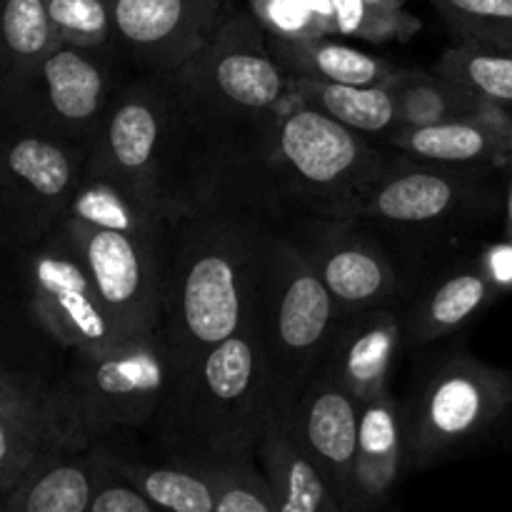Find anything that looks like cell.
Returning a JSON list of instances; mask_svg holds the SVG:
<instances>
[{
  "instance_id": "ffe728a7",
  "label": "cell",
  "mask_w": 512,
  "mask_h": 512,
  "mask_svg": "<svg viewBox=\"0 0 512 512\" xmlns=\"http://www.w3.org/2000/svg\"><path fill=\"white\" fill-rule=\"evenodd\" d=\"M255 458L273 490L278 512H343L325 475L290 428L268 420Z\"/></svg>"
},
{
  "instance_id": "83f0119b",
  "label": "cell",
  "mask_w": 512,
  "mask_h": 512,
  "mask_svg": "<svg viewBox=\"0 0 512 512\" xmlns=\"http://www.w3.org/2000/svg\"><path fill=\"white\" fill-rule=\"evenodd\" d=\"M50 345H55L30 318L18 290L0 288V368L33 383L63 388V375L53 373Z\"/></svg>"
},
{
  "instance_id": "4fadbf2b",
  "label": "cell",
  "mask_w": 512,
  "mask_h": 512,
  "mask_svg": "<svg viewBox=\"0 0 512 512\" xmlns=\"http://www.w3.org/2000/svg\"><path fill=\"white\" fill-rule=\"evenodd\" d=\"M318 273L340 310L400 308L403 275L378 238L355 218H305L280 230Z\"/></svg>"
},
{
  "instance_id": "ba28073f",
  "label": "cell",
  "mask_w": 512,
  "mask_h": 512,
  "mask_svg": "<svg viewBox=\"0 0 512 512\" xmlns=\"http://www.w3.org/2000/svg\"><path fill=\"white\" fill-rule=\"evenodd\" d=\"M3 258H10V283L30 318L55 348L73 353L128 340L110 318L93 273L63 220L48 235Z\"/></svg>"
},
{
  "instance_id": "30bf717a",
  "label": "cell",
  "mask_w": 512,
  "mask_h": 512,
  "mask_svg": "<svg viewBox=\"0 0 512 512\" xmlns=\"http://www.w3.org/2000/svg\"><path fill=\"white\" fill-rule=\"evenodd\" d=\"M88 143L5 125L0 130V240L3 255L48 235L68 213L83 180Z\"/></svg>"
},
{
  "instance_id": "7a4b0ae2",
  "label": "cell",
  "mask_w": 512,
  "mask_h": 512,
  "mask_svg": "<svg viewBox=\"0 0 512 512\" xmlns=\"http://www.w3.org/2000/svg\"><path fill=\"white\" fill-rule=\"evenodd\" d=\"M338 318L340 305L300 250L280 230L265 228L255 245L245 325L263 363L270 423L290 420Z\"/></svg>"
},
{
  "instance_id": "6da1fadb",
  "label": "cell",
  "mask_w": 512,
  "mask_h": 512,
  "mask_svg": "<svg viewBox=\"0 0 512 512\" xmlns=\"http://www.w3.org/2000/svg\"><path fill=\"white\" fill-rule=\"evenodd\" d=\"M265 228L225 205H198L168 220L160 333L173 375L245 328L255 245Z\"/></svg>"
},
{
  "instance_id": "603a6c76",
  "label": "cell",
  "mask_w": 512,
  "mask_h": 512,
  "mask_svg": "<svg viewBox=\"0 0 512 512\" xmlns=\"http://www.w3.org/2000/svg\"><path fill=\"white\" fill-rule=\"evenodd\" d=\"M398 105L400 128L413 125L443 123V120L475 118L488 120L503 128L510 108L488 103L483 98L465 93L440 73H423V70H398L388 83Z\"/></svg>"
},
{
  "instance_id": "d6986e66",
  "label": "cell",
  "mask_w": 512,
  "mask_h": 512,
  "mask_svg": "<svg viewBox=\"0 0 512 512\" xmlns=\"http://www.w3.org/2000/svg\"><path fill=\"white\" fill-rule=\"evenodd\" d=\"M405 460L403 408L393 395L363 403L355 455L353 512L383 508L398 485Z\"/></svg>"
},
{
  "instance_id": "e575fe53",
  "label": "cell",
  "mask_w": 512,
  "mask_h": 512,
  "mask_svg": "<svg viewBox=\"0 0 512 512\" xmlns=\"http://www.w3.org/2000/svg\"><path fill=\"white\" fill-rule=\"evenodd\" d=\"M63 450L43 435L0 415V503L43 455Z\"/></svg>"
},
{
  "instance_id": "1f68e13d",
  "label": "cell",
  "mask_w": 512,
  "mask_h": 512,
  "mask_svg": "<svg viewBox=\"0 0 512 512\" xmlns=\"http://www.w3.org/2000/svg\"><path fill=\"white\" fill-rule=\"evenodd\" d=\"M460 40L512 53V0H430Z\"/></svg>"
},
{
  "instance_id": "44dd1931",
  "label": "cell",
  "mask_w": 512,
  "mask_h": 512,
  "mask_svg": "<svg viewBox=\"0 0 512 512\" xmlns=\"http://www.w3.org/2000/svg\"><path fill=\"white\" fill-rule=\"evenodd\" d=\"M385 143L408 158L428 163L493 165L505 170L503 128L488 120L460 118L398 128L385 138Z\"/></svg>"
},
{
  "instance_id": "8fae6325",
  "label": "cell",
  "mask_w": 512,
  "mask_h": 512,
  "mask_svg": "<svg viewBox=\"0 0 512 512\" xmlns=\"http://www.w3.org/2000/svg\"><path fill=\"white\" fill-rule=\"evenodd\" d=\"M173 118L175 98L165 75L150 73L118 90L90 140L85 173L108 175L163 210L160 173Z\"/></svg>"
},
{
  "instance_id": "e0dca14e",
  "label": "cell",
  "mask_w": 512,
  "mask_h": 512,
  "mask_svg": "<svg viewBox=\"0 0 512 512\" xmlns=\"http://www.w3.org/2000/svg\"><path fill=\"white\" fill-rule=\"evenodd\" d=\"M498 298L500 290L480 268L478 258L438 273L400 308L405 348H425L460 333Z\"/></svg>"
},
{
  "instance_id": "7402d4cb",
  "label": "cell",
  "mask_w": 512,
  "mask_h": 512,
  "mask_svg": "<svg viewBox=\"0 0 512 512\" xmlns=\"http://www.w3.org/2000/svg\"><path fill=\"white\" fill-rule=\"evenodd\" d=\"M268 43L278 63L293 78H315L348 85H388L400 68L380 55L333 40V35L315 38H273Z\"/></svg>"
},
{
  "instance_id": "9c48e42d",
  "label": "cell",
  "mask_w": 512,
  "mask_h": 512,
  "mask_svg": "<svg viewBox=\"0 0 512 512\" xmlns=\"http://www.w3.org/2000/svg\"><path fill=\"white\" fill-rule=\"evenodd\" d=\"M113 95L110 48L58 43L0 100V120L90 145Z\"/></svg>"
},
{
  "instance_id": "ac0fdd59",
  "label": "cell",
  "mask_w": 512,
  "mask_h": 512,
  "mask_svg": "<svg viewBox=\"0 0 512 512\" xmlns=\"http://www.w3.org/2000/svg\"><path fill=\"white\" fill-rule=\"evenodd\" d=\"M103 470L100 445L53 450L5 495L0 512H88Z\"/></svg>"
},
{
  "instance_id": "4dcf8cb0",
  "label": "cell",
  "mask_w": 512,
  "mask_h": 512,
  "mask_svg": "<svg viewBox=\"0 0 512 512\" xmlns=\"http://www.w3.org/2000/svg\"><path fill=\"white\" fill-rule=\"evenodd\" d=\"M420 30V20L405 8L375 0H325L323 35H345L368 43L410 40Z\"/></svg>"
},
{
  "instance_id": "8d00e7d4",
  "label": "cell",
  "mask_w": 512,
  "mask_h": 512,
  "mask_svg": "<svg viewBox=\"0 0 512 512\" xmlns=\"http://www.w3.org/2000/svg\"><path fill=\"white\" fill-rule=\"evenodd\" d=\"M103 448V445H100ZM105 458V450H103ZM88 512H160L158 505L143 493L135 483L123 478L110 468L108 458H105V470L100 475V483L95 488L93 500H90Z\"/></svg>"
},
{
  "instance_id": "ab89813d",
  "label": "cell",
  "mask_w": 512,
  "mask_h": 512,
  "mask_svg": "<svg viewBox=\"0 0 512 512\" xmlns=\"http://www.w3.org/2000/svg\"><path fill=\"white\" fill-rule=\"evenodd\" d=\"M5 75H8V65H5V50H3V23H0V95L5 88Z\"/></svg>"
},
{
  "instance_id": "74e56055",
  "label": "cell",
  "mask_w": 512,
  "mask_h": 512,
  "mask_svg": "<svg viewBox=\"0 0 512 512\" xmlns=\"http://www.w3.org/2000/svg\"><path fill=\"white\" fill-rule=\"evenodd\" d=\"M503 218H505V238H512V175H508V185H505Z\"/></svg>"
},
{
  "instance_id": "f546056e",
  "label": "cell",
  "mask_w": 512,
  "mask_h": 512,
  "mask_svg": "<svg viewBox=\"0 0 512 512\" xmlns=\"http://www.w3.org/2000/svg\"><path fill=\"white\" fill-rule=\"evenodd\" d=\"M0 23H3L5 65H8L5 88L0 95L3 100L8 90L58 45V38L50 25L45 0H0Z\"/></svg>"
},
{
  "instance_id": "836d02e7",
  "label": "cell",
  "mask_w": 512,
  "mask_h": 512,
  "mask_svg": "<svg viewBox=\"0 0 512 512\" xmlns=\"http://www.w3.org/2000/svg\"><path fill=\"white\" fill-rule=\"evenodd\" d=\"M58 43L83 48H113V18L108 0H45Z\"/></svg>"
},
{
  "instance_id": "60d3db41",
  "label": "cell",
  "mask_w": 512,
  "mask_h": 512,
  "mask_svg": "<svg viewBox=\"0 0 512 512\" xmlns=\"http://www.w3.org/2000/svg\"><path fill=\"white\" fill-rule=\"evenodd\" d=\"M375 3L393 5V8H405V3H408V0H375Z\"/></svg>"
},
{
  "instance_id": "2e32d148",
  "label": "cell",
  "mask_w": 512,
  "mask_h": 512,
  "mask_svg": "<svg viewBox=\"0 0 512 512\" xmlns=\"http://www.w3.org/2000/svg\"><path fill=\"white\" fill-rule=\"evenodd\" d=\"M400 308L378 305L340 310L338 325L318 368L343 383L360 403L390 393L395 360L405 350Z\"/></svg>"
},
{
  "instance_id": "d4e9b609",
  "label": "cell",
  "mask_w": 512,
  "mask_h": 512,
  "mask_svg": "<svg viewBox=\"0 0 512 512\" xmlns=\"http://www.w3.org/2000/svg\"><path fill=\"white\" fill-rule=\"evenodd\" d=\"M290 95L298 103L338 120L368 138L385 140L400 128L398 105L388 85H348L315 78H293Z\"/></svg>"
},
{
  "instance_id": "5b68a950",
  "label": "cell",
  "mask_w": 512,
  "mask_h": 512,
  "mask_svg": "<svg viewBox=\"0 0 512 512\" xmlns=\"http://www.w3.org/2000/svg\"><path fill=\"white\" fill-rule=\"evenodd\" d=\"M165 78L195 118L220 130L248 128L290 95L288 70L253 10L230 8L213 38Z\"/></svg>"
},
{
  "instance_id": "cb8c5ba5",
  "label": "cell",
  "mask_w": 512,
  "mask_h": 512,
  "mask_svg": "<svg viewBox=\"0 0 512 512\" xmlns=\"http://www.w3.org/2000/svg\"><path fill=\"white\" fill-rule=\"evenodd\" d=\"M98 445H103L110 468L138 485L158 505V510L218 512V495L208 465L175 458H165L163 463H145L110 448L108 443Z\"/></svg>"
},
{
  "instance_id": "52a82bcc",
  "label": "cell",
  "mask_w": 512,
  "mask_h": 512,
  "mask_svg": "<svg viewBox=\"0 0 512 512\" xmlns=\"http://www.w3.org/2000/svg\"><path fill=\"white\" fill-rule=\"evenodd\" d=\"M493 165H443L390 155L380 178L355 210L363 225L408 235L443 233L503 213L505 185Z\"/></svg>"
},
{
  "instance_id": "d6a6232c",
  "label": "cell",
  "mask_w": 512,
  "mask_h": 512,
  "mask_svg": "<svg viewBox=\"0 0 512 512\" xmlns=\"http://www.w3.org/2000/svg\"><path fill=\"white\" fill-rule=\"evenodd\" d=\"M208 470L218 495V512H278L258 458L215 463Z\"/></svg>"
},
{
  "instance_id": "4316f807",
  "label": "cell",
  "mask_w": 512,
  "mask_h": 512,
  "mask_svg": "<svg viewBox=\"0 0 512 512\" xmlns=\"http://www.w3.org/2000/svg\"><path fill=\"white\" fill-rule=\"evenodd\" d=\"M0 415L58 448H88L63 388L33 383L0 368Z\"/></svg>"
},
{
  "instance_id": "5bb4252c",
  "label": "cell",
  "mask_w": 512,
  "mask_h": 512,
  "mask_svg": "<svg viewBox=\"0 0 512 512\" xmlns=\"http://www.w3.org/2000/svg\"><path fill=\"white\" fill-rule=\"evenodd\" d=\"M115 48L155 75L193 58L225 15L228 0H108Z\"/></svg>"
},
{
  "instance_id": "9a60e30c",
  "label": "cell",
  "mask_w": 512,
  "mask_h": 512,
  "mask_svg": "<svg viewBox=\"0 0 512 512\" xmlns=\"http://www.w3.org/2000/svg\"><path fill=\"white\" fill-rule=\"evenodd\" d=\"M360 408L363 403L343 383L315 368L303 398L285 423L325 475L343 512H353Z\"/></svg>"
},
{
  "instance_id": "d590c367",
  "label": "cell",
  "mask_w": 512,
  "mask_h": 512,
  "mask_svg": "<svg viewBox=\"0 0 512 512\" xmlns=\"http://www.w3.org/2000/svg\"><path fill=\"white\" fill-rule=\"evenodd\" d=\"M325 0H250V10L273 38L323 35Z\"/></svg>"
},
{
  "instance_id": "8992f818",
  "label": "cell",
  "mask_w": 512,
  "mask_h": 512,
  "mask_svg": "<svg viewBox=\"0 0 512 512\" xmlns=\"http://www.w3.org/2000/svg\"><path fill=\"white\" fill-rule=\"evenodd\" d=\"M68 355L63 390L85 443H108L120 430L153 425L173 380V360L160 330Z\"/></svg>"
},
{
  "instance_id": "b9f144b4",
  "label": "cell",
  "mask_w": 512,
  "mask_h": 512,
  "mask_svg": "<svg viewBox=\"0 0 512 512\" xmlns=\"http://www.w3.org/2000/svg\"><path fill=\"white\" fill-rule=\"evenodd\" d=\"M0 258H3V240H0Z\"/></svg>"
},
{
  "instance_id": "f35d334b",
  "label": "cell",
  "mask_w": 512,
  "mask_h": 512,
  "mask_svg": "<svg viewBox=\"0 0 512 512\" xmlns=\"http://www.w3.org/2000/svg\"><path fill=\"white\" fill-rule=\"evenodd\" d=\"M503 145H505V170L512 175V110L503 125Z\"/></svg>"
},
{
  "instance_id": "277c9868",
  "label": "cell",
  "mask_w": 512,
  "mask_h": 512,
  "mask_svg": "<svg viewBox=\"0 0 512 512\" xmlns=\"http://www.w3.org/2000/svg\"><path fill=\"white\" fill-rule=\"evenodd\" d=\"M403 408L405 473L463 455L512 425V370L453 350L420 373Z\"/></svg>"
},
{
  "instance_id": "7c38bea8",
  "label": "cell",
  "mask_w": 512,
  "mask_h": 512,
  "mask_svg": "<svg viewBox=\"0 0 512 512\" xmlns=\"http://www.w3.org/2000/svg\"><path fill=\"white\" fill-rule=\"evenodd\" d=\"M78 243L110 318L123 338H148L163 323L165 235H130L63 218ZM168 230V228H165Z\"/></svg>"
},
{
  "instance_id": "484cf974",
  "label": "cell",
  "mask_w": 512,
  "mask_h": 512,
  "mask_svg": "<svg viewBox=\"0 0 512 512\" xmlns=\"http://www.w3.org/2000/svg\"><path fill=\"white\" fill-rule=\"evenodd\" d=\"M65 218L93 225V228L150 235V238H160L168 228V218L163 210L155 208L150 200L125 188L118 180L98 173H83Z\"/></svg>"
},
{
  "instance_id": "3957f363",
  "label": "cell",
  "mask_w": 512,
  "mask_h": 512,
  "mask_svg": "<svg viewBox=\"0 0 512 512\" xmlns=\"http://www.w3.org/2000/svg\"><path fill=\"white\" fill-rule=\"evenodd\" d=\"M265 423L263 363L245 325L173 375L150 428L165 458L215 465L255 458Z\"/></svg>"
},
{
  "instance_id": "f1b7e54d",
  "label": "cell",
  "mask_w": 512,
  "mask_h": 512,
  "mask_svg": "<svg viewBox=\"0 0 512 512\" xmlns=\"http://www.w3.org/2000/svg\"><path fill=\"white\" fill-rule=\"evenodd\" d=\"M435 73L448 78L465 93L512 110V53L495 45L463 40L445 50Z\"/></svg>"
}]
</instances>
